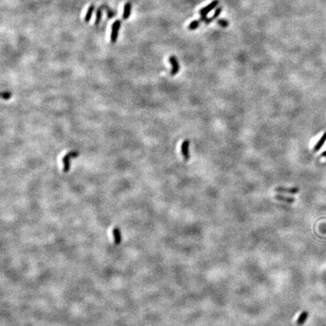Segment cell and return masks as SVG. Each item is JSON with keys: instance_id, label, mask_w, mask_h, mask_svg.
Returning a JSON list of instances; mask_svg holds the SVG:
<instances>
[{"instance_id": "cell-1", "label": "cell", "mask_w": 326, "mask_h": 326, "mask_svg": "<svg viewBox=\"0 0 326 326\" xmlns=\"http://www.w3.org/2000/svg\"><path fill=\"white\" fill-rule=\"evenodd\" d=\"M78 156H79V153L77 151H70L64 156L62 159L64 163V172L67 173L69 172L70 168V159L76 158Z\"/></svg>"}, {"instance_id": "cell-2", "label": "cell", "mask_w": 326, "mask_h": 326, "mask_svg": "<svg viewBox=\"0 0 326 326\" xmlns=\"http://www.w3.org/2000/svg\"><path fill=\"white\" fill-rule=\"evenodd\" d=\"M121 26V21L120 20H116L112 26V32H111L110 41L112 43H116L117 40L118 35H119V30Z\"/></svg>"}, {"instance_id": "cell-3", "label": "cell", "mask_w": 326, "mask_h": 326, "mask_svg": "<svg viewBox=\"0 0 326 326\" xmlns=\"http://www.w3.org/2000/svg\"><path fill=\"white\" fill-rule=\"evenodd\" d=\"M190 142L188 139L184 140L181 143L180 150H181V154L185 161H189L190 159Z\"/></svg>"}, {"instance_id": "cell-4", "label": "cell", "mask_w": 326, "mask_h": 326, "mask_svg": "<svg viewBox=\"0 0 326 326\" xmlns=\"http://www.w3.org/2000/svg\"><path fill=\"white\" fill-rule=\"evenodd\" d=\"M168 61L172 66V69L171 70V72H170V75L171 76H175L180 70V64H179L178 61H177V58L175 56L172 55L168 58Z\"/></svg>"}, {"instance_id": "cell-5", "label": "cell", "mask_w": 326, "mask_h": 326, "mask_svg": "<svg viewBox=\"0 0 326 326\" xmlns=\"http://www.w3.org/2000/svg\"><path fill=\"white\" fill-rule=\"evenodd\" d=\"M219 4L218 0H214L213 2H211L209 5H208L207 6H205V8L202 9L199 11V14L201 16H207V14L211 12V11L213 10L215 7L217 6V5Z\"/></svg>"}, {"instance_id": "cell-6", "label": "cell", "mask_w": 326, "mask_h": 326, "mask_svg": "<svg viewBox=\"0 0 326 326\" xmlns=\"http://www.w3.org/2000/svg\"><path fill=\"white\" fill-rule=\"evenodd\" d=\"M300 189L298 187H291V188H286L283 187H279L275 188V191L278 193H285L296 194L299 192Z\"/></svg>"}, {"instance_id": "cell-7", "label": "cell", "mask_w": 326, "mask_h": 326, "mask_svg": "<svg viewBox=\"0 0 326 326\" xmlns=\"http://www.w3.org/2000/svg\"><path fill=\"white\" fill-rule=\"evenodd\" d=\"M206 18H207V16H201V17H200L199 19H198V20H193V21H192L191 23L189 24L188 29L189 30H196V29H197L198 27H199L200 24H201L202 22H205V19Z\"/></svg>"}, {"instance_id": "cell-8", "label": "cell", "mask_w": 326, "mask_h": 326, "mask_svg": "<svg viewBox=\"0 0 326 326\" xmlns=\"http://www.w3.org/2000/svg\"><path fill=\"white\" fill-rule=\"evenodd\" d=\"M326 141V131L323 134L322 136L321 137V138H320L319 140V141L316 143V144L315 145L314 147H313V152H318L319 150H320L322 148V146L324 145L325 142Z\"/></svg>"}, {"instance_id": "cell-9", "label": "cell", "mask_w": 326, "mask_h": 326, "mask_svg": "<svg viewBox=\"0 0 326 326\" xmlns=\"http://www.w3.org/2000/svg\"><path fill=\"white\" fill-rule=\"evenodd\" d=\"M308 316H309V313L308 312H306V311L302 312L299 316V317H298L297 322H296V324L298 325H304L305 323V322L306 321V319H307Z\"/></svg>"}, {"instance_id": "cell-10", "label": "cell", "mask_w": 326, "mask_h": 326, "mask_svg": "<svg viewBox=\"0 0 326 326\" xmlns=\"http://www.w3.org/2000/svg\"><path fill=\"white\" fill-rule=\"evenodd\" d=\"M131 4L130 2H126L124 6V12L122 14V18L124 20H127L129 17L130 14H131Z\"/></svg>"}, {"instance_id": "cell-11", "label": "cell", "mask_w": 326, "mask_h": 326, "mask_svg": "<svg viewBox=\"0 0 326 326\" xmlns=\"http://www.w3.org/2000/svg\"><path fill=\"white\" fill-rule=\"evenodd\" d=\"M221 12H222V7H219V8H217V9H216L214 14H213V16H212V17H208V18L206 19V20L205 21V24H209L210 23L213 22L214 20H215L216 18H217V17H218V16L220 15V13H221Z\"/></svg>"}, {"instance_id": "cell-12", "label": "cell", "mask_w": 326, "mask_h": 326, "mask_svg": "<svg viewBox=\"0 0 326 326\" xmlns=\"http://www.w3.org/2000/svg\"><path fill=\"white\" fill-rule=\"evenodd\" d=\"M275 198L279 200V201L288 202V203H293V202H295V198H291V197H286V196H281V195H276L275 196Z\"/></svg>"}, {"instance_id": "cell-13", "label": "cell", "mask_w": 326, "mask_h": 326, "mask_svg": "<svg viewBox=\"0 0 326 326\" xmlns=\"http://www.w3.org/2000/svg\"><path fill=\"white\" fill-rule=\"evenodd\" d=\"M94 5H90L88 9L87 13H86L85 17V19H84L86 23H88V22L91 20V16H92V14H93V12H94Z\"/></svg>"}, {"instance_id": "cell-14", "label": "cell", "mask_w": 326, "mask_h": 326, "mask_svg": "<svg viewBox=\"0 0 326 326\" xmlns=\"http://www.w3.org/2000/svg\"><path fill=\"white\" fill-rule=\"evenodd\" d=\"M101 17H102V11H101V8L97 9V12H96V18H95V25H98L101 20Z\"/></svg>"}, {"instance_id": "cell-15", "label": "cell", "mask_w": 326, "mask_h": 326, "mask_svg": "<svg viewBox=\"0 0 326 326\" xmlns=\"http://www.w3.org/2000/svg\"><path fill=\"white\" fill-rule=\"evenodd\" d=\"M217 23L219 26H220L221 27H224V28L227 27L229 26V22L227 20H225V19H219V20H217Z\"/></svg>"}, {"instance_id": "cell-16", "label": "cell", "mask_w": 326, "mask_h": 326, "mask_svg": "<svg viewBox=\"0 0 326 326\" xmlns=\"http://www.w3.org/2000/svg\"><path fill=\"white\" fill-rule=\"evenodd\" d=\"M12 97V93L9 91H5L2 93V98L5 100H9Z\"/></svg>"}, {"instance_id": "cell-17", "label": "cell", "mask_w": 326, "mask_h": 326, "mask_svg": "<svg viewBox=\"0 0 326 326\" xmlns=\"http://www.w3.org/2000/svg\"><path fill=\"white\" fill-rule=\"evenodd\" d=\"M321 156H322V157H325V158H326V150H325V151L323 152L322 153V154H321Z\"/></svg>"}]
</instances>
